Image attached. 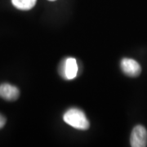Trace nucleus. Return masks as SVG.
<instances>
[{"label": "nucleus", "mask_w": 147, "mask_h": 147, "mask_svg": "<svg viewBox=\"0 0 147 147\" xmlns=\"http://www.w3.org/2000/svg\"><path fill=\"white\" fill-rule=\"evenodd\" d=\"M64 121L69 126L79 130H88L90 123L84 111L77 108H71L68 110L63 116Z\"/></svg>", "instance_id": "f257e3e1"}, {"label": "nucleus", "mask_w": 147, "mask_h": 147, "mask_svg": "<svg viewBox=\"0 0 147 147\" xmlns=\"http://www.w3.org/2000/svg\"><path fill=\"white\" fill-rule=\"evenodd\" d=\"M59 73L65 79L71 80L75 79L78 74V65L76 59L68 57L63 60L59 66Z\"/></svg>", "instance_id": "f03ea898"}, {"label": "nucleus", "mask_w": 147, "mask_h": 147, "mask_svg": "<svg viewBox=\"0 0 147 147\" xmlns=\"http://www.w3.org/2000/svg\"><path fill=\"white\" fill-rule=\"evenodd\" d=\"M130 143L132 147H145L147 146V131L142 125L133 127L130 137Z\"/></svg>", "instance_id": "7ed1b4c3"}, {"label": "nucleus", "mask_w": 147, "mask_h": 147, "mask_svg": "<svg viewBox=\"0 0 147 147\" xmlns=\"http://www.w3.org/2000/svg\"><path fill=\"white\" fill-rule=\"evenodd\" d=\"M120 68L123 74L131 78L139 76L142 72L140 64L131 58H123L120 62Z\"/></svg>", "instance_id": "20e7f679"}, {"label": "nucleus", "mask_w": 147, "mask_h": 147, "mask_svg": "<svg viewBox=\"0 0 147 147\" xmlns=\"http://www.w3.org/2000/svg\"><path fill=\"white\" fill-rule=\"evenodd\" d=\"M20 95L19 89L9 84H3L0 85V97L6 100L13 101L17 100Z\"/></svg>", "instance_id": "39448f33"}, {"label": "nucleus", "mask_w": 147, "mask_h": 147, "mask_svg": "<svg viewBox=\"0 0 147 147\" xmlns=\"http://www.w3.org/2000/svg\"><path fill=\"white\" fill-rule=\"evenodd\" d=\"M37 0H11L13 6L20 10L27 11L33 8L36 4Z\"/></svg>", "instance_id": "423d86ee"}, {"label": "nucleus", "mask_w": 147, "mask_h": 147, "mask_svg": "<svg viewBox=\"0 0 147 147\" xmlns=\"http://www.w3.org/2000/svg\"><path fill=\"white\" fill-rule=\"evenodd\" d=\"M6 123V118L0 114V129L3 128Z\"/></svg>", "instance_id": "0eeeda50"}, {"label": "nucleus", "mask_w": 147, "mask_h": 147, "mask_svg": "<svg viewBox=\"0 0 147 147\" xmlns=\"http://www.w3.org/2000/svg\"><path fill=\"white\" fill-rule=\"evenodd\" d=\"M48 1H55V0H48Z\"/></svg>", "instance_id": "6e6552de"}]
</instances>
